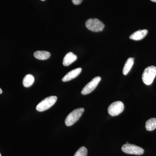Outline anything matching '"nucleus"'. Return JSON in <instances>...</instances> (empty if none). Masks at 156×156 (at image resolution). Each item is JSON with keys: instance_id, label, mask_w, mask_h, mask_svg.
Segmentation results:
<instances>
[{"instance_id": "1", "label": "nucleus", "mask_w": 156, "mask_h": 156, "mask_svg": "<svg viewBox=\"0 0 156 156\" xmlns=\"http://www.w3.org/2000/svg\"><path fill=\"white\" fill-rule=\"evenodd\" d=\"M156 76V66H149L144 69L143 73L142 79L143 82L147 85H150L153 82Z\"/></svg>"}, {"instance_id": "2", "label": "nucleus", "mask_w": 156, "mask_h": 156, "mask_svg": "<svg viewBox=\"0 0 156 156\" xmlns=\"http://www.w3.org/2000/svg\"><path fill=\"white\" fill-rule=\"evenodd\" d=\"M84 112V109L81 108L76 109L70 113L66 119L65 122L66 125L67 126H73L80 119Z\"/></svg>"}, {"instance_id": "3", "label": "nucleus", "mask_w": 156, "mask_h": 156, "mask_svg": "<svg viewBox=\"0 0 156 156\" xmlns=\"http://www.w3.org/2000/svg\"><path fill=\"white\" fill-rule=\"evenodd\" d=\"M57 99V97L55 96L46 98L37 105L36 107L37 110L40 112L47 110L54 105Z\"/></svg>"}, {"instance_id": "4", "label": "nucleus", "mask_w": 156, "mask_h": 156, "mask_svg": "<svg viewBox=\"0 0 156 156\" xmlns=\"http://www.w3.org/2000/svg\"><path fill=\"white\" fill-rule=\"evenodd\" d=\"M86 26L89 30L95 32L101 31L105 27L103 23L97 18L88 20L86 21Z\"/></svg>"}, {"instance_id": "5", "label": "nucleus", "mask_w": 156, "mask_h": 156, "mask_svg": "<svg viewBox=\"0 0 156 156\" xmlns=\"http://www.w3.org/2000/svg\"><path fill=\"white\" fill-rule=\"evenodd\" d=\"M122 151L125 153L129 154L140 155L144 153V150L142 148L134 144H126L122 147Z\"/></svg>"}, {"instance_id": "6", "label": "nucleus", "mask_w": 156, "mask_h": 156, "mask_svg": "<svg viewBox=\"0 0 156 156\" xmlns=\"http://www.w3.org/2000/svg\"><path fill=\"white\" fill-rule=\"evenodd\" d=\"M125 106L124 103L121 101H116L112 103L108 107L109 114L112 116H115L120 114L124 111Z\"/></svg>"}, {"instance_id": "7", "label": "nucleus", "mask_w": 156, "mask_h": 156, "mask_svg": "<svg viewBox=\"0 0 156 156\" xmlns=\"http://www.w3.org/2000/svg\"><path fill=\"white\" fill-rule=\"evenodd\" d=\"M101 80V78L100 76H96L89 82L88 84L84 87L82 90L81 93L82 95H86L89 94L94 91L97 87L99 83Z\"/></svg>"}, {"instance_id": "8", "label": "nucleus", "mask_w": 156, "mask_h": 156, "mask_svg": "<svg viewBox=\"0 0 156 156\" xmlns=\"http://www.w3.org/2000/svg\"><path fill=\"white\" fill-rule=\"evenodd\" d=\"M81 71H82V68H78L73 69L63 77L62 79V81L66 82L71 80L77 77L80 74Z\"/></svg>"}, {"instance_id": "9", "label": "nucleus", "mask_w": 156, "mask_h": 156, "mask_svg": "<svg viewBox=\"0 0 156 156\" xmlns=\"http://www.w3.org/2000/svg\"><path fill=\"white\" fill-rule=\"evenodd\" d=\"M147 33L148 31L147 30L136 31L130 36V39L134 41H140L143 39L147 35Z\"/></svg>"}, {"instance_id": "10", "label": "nucleus", "mask_w": 156, "mask_h": 156, "mask_svg": "<svg viewBox=\"0 0 156 156\" xmlns=\"http://www.w3.org/2000/svg\"><path fill=\"white\" fill-rule=\"evenodd\" d=\"M77 56L72 52H69L66 55L63 60V65L64 66H68L77 59Z\"/></svg>"}, {"instance_id": "11", "label": "nucleus", "mask_w": 156, "mask_h": 156, "mask_svg": "<svg viewBox=\"0 0 156 156\" xmlns=\"http://www.w3.org/2000/svg\"><path fill=\"white\" fill-rule=\"evenodd\" d=\"M50 53L46 51H37L34 53V56L40 60H46L50 58Z\"/></svg>"}, {"instance_id": "12", "label": "nucleus", "mask_w": 156, "mask_h": 156, "mask_svg": "<svg viewBox=\"0 0 156 156\" xmlns=\"http://www.w3.org/2000/svg\"><path fill=\"white\" fill-rule=\"evenodd\" d=\"M134 62V58H129L127 59L123 69V73L124 75H127L133 66Z\"/></svg>"}, {"instance_id": "13", "label": "nucleus", "mask_w": 156, "mask_h": 156, "mask_svg": "<svg viewBox=\"0 0 156 156\" xmlns=\"http://www.w3.org/2000/svg\"><path fill=\"white\" fill-rule=\"evenodd\" d=\"M34 80V77L32 75L27 74L23 78V84L24 87L27 88L33 84Z\"/></svg>"}, {"instance_id": "14", "label": "nucleus", "mask_w": 156, "mask_h": 156, "mask_svg": "<svg viewBox=\"0 0 156 156\" xmlns=\"http://www.w3.org/2000/svg\"><path fill=\"white\" fill-rule=\"evenodd\" d=\"M145 127L148 131H152L156 128V118H151L147 121Z\"/></svg>"}, {"instance_id": "15", "label": "nucleus", "mask_w": 156, "mask_h": 156, "mask_svg": "<svg viewBox=\"0 0 156 156\" xmlns=\"http://www.w3.org/2000/svg\"><path fill=\"white\" fill-rule=\"evenodd\" d=\"M88 151L85 147H82L80 148L74 156H87Z\"/></svg>"}, {"instance_id": "16", "label": "nucleus", "mask_w": 156, "mask_h": 156, "mask_svg": "<svg viewBox=\"0 0 156 156\" xmlns=\"http://www.w3.org/2000/svg\"><path fill=\"white\" fill-rule=\"evenodd\" d=\"M73 4L75 5H79L83 2V0H72Z\"/></svg>"}, {"instance_id": "17", "label": "nucleus", "mask_w": 156, "mask_h": 156, "mask_svg": "<svg viewBox=\"0 0 156 156\" xmlns=\"http://www.w3.org/2000/svg\"><path fill=\"white\" fill-rule=\"evenodd\" d=\"M2 90L0 88V94H2Z\"/></svg>"}, {"instance_id": "18", "label": "nucleus", "mask_w": 156, "mask_h": 156, "mask_svg": "<svg viewBox=\"0 0 156 156\" xmlns=\"http://www.w3.org/2000/svg\"><path fill=\"white\" fill-rule=\"evenodd\" d=\"M152 2H156V0H151Z\"/></svg>"}, {"instance_id": "19", "label": "nucleus", "mask_w": 156, "mask_h": 156, "mask_svg": "<svg viewBox=\"0 0 156 156\" xmlns=\"http://www.w3.org/2000/svg\"><path fill=\"white\" fill-rule=\"evenodd\" d=\"M41 1H45V0H41Z\"/></svg>"}, {"instance_id": "20", "label": "nucleus", "mask_w": 156, "mask_h": 156, "mask_svg": "<svg viewBox=\"0 0 156 156\" xmlns=\"http://www.w3.org/2000/svg\"><path fill=\"white\" fill-rule=\"evenodd\" d=\"M0 156H1V154H0Z\"/></svg>"}]
</instances>
